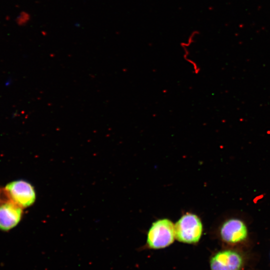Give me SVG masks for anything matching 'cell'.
<instances>
[{"mask_svg":"<svg viewBox=\"0 0 270 270\" xmlns=\"http://www.w3.org/2000/svg\"><path fill=\"white\" fill-rule=\"evenodd\" d=\"M175 238L186 244L198 242L202 235V224L196 214L187 213L182 216L174 224Z\"/></svg>","mask_w":270,"mask_h":270,"instance_id":"cell-1","label":"cell"},{"mask_svg":"<svg viewBox=\"0 0 270 270\" xmlns=\"http://www.w3.org/2000/svg\"><path fill=\"white\" fill-rule=\"evenodd\" d=\"M174 225L171 220L162 218L154 222L150 228L146 244L152 249H160L170 245L175 238Z\"/></svg>","mask_w":270,"mask_h":270,"instance_id":"cell-2","label":"cell"},{"mask_svg":"<svg viewBox=\"0 0 270 270\" xmlns=\"http://www.w3.org/2000/svg\"><path fill=\"white\" fill-rule=\"evenodd\" d=\"M4 193L7 200L12 201L22 208L30 206L36 200L34 187L23 180L13 181L8 184Z\"/></svg>","mask_w":270,"mask_h":270,"instance_id":"cell-3","label":"cell"},{"mask_svg":"<svg viewBox=\"0 0 270 270\" xmlns=\"http://www.w3.org/2000/svg\"><path fill=\"white\" fill-rule=\"evenodd\" d=\"M242 256L238 252L227 250L218 252L210 258V270H240L243 264Z\"/></svg>","mask_w":270,"mask_h":270,"instance_id":"cell-4","label":"cell"},{"mask_svg":"<svg viewBox=\"0 0 270 270\" xmlns=\"http://www.w3.org/2000/svg\"><path fill=\"white\" fill-rule=\"evenodd\" d=\"M220 236L226 242L236 244L244 240L248 236L246 226L238 218H230L226 221L220 229Z\"/></svg>","mask_w":270,"mask_h":270,"instance_id":"cell-5","label":"cell"},{"mask_svg":"<svg viewBox=\"0 0 270 270\" xmlns=\"http://www.w3.org/2000/svg\"><path fill=\"white\" fill-rule=\"evenodd\" d=\"M22 208L11 200L0 206V230L8 231L16 226L21 220Z\"/></svg>","mask_w":270,"mask_h":270,"instance_id":"cell-6","label":"cell"}]
</instances>
